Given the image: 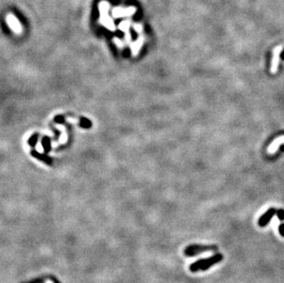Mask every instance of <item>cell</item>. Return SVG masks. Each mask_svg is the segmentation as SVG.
Instances as JSON below:
<instances>
[{
  "label": "cell",
  "instance_id": "8",
  "mask_svg": "<svg viewBox=\"0 0 284 283\" xmlns=\"http://www.w3.org/2000/svg\"><path fill=\"white\" fill-rule=\"evenodd\" d=\"M80 125L83 128H90L91 127V122L89 120L86 119V118H81L80 119Z\"/></svg>",
  "mask_w": 284,
  "mask_h": 283
},
{
  "label": "cell",
  "instance_id": "4",
  "mask_svg": "<svg viewBox=\"0 0 284 283\" xmlns=\"http://www.w3.org/2000/svg\"><path fill=\"white\" fill-rule=\"evenodd\" d=\"M281 144H284V135L282 136H279L278 137L277 139H275L268 146V153L269 154H274L277 151H278V148L279 145Z\"/></svg>",
  "mask_w": 284,
  "mask_h": 283
},
{
  "label": "cell",
  "instance_id": "11",
  "mask_svg": "<svg viewBox=\"0 0 284 283\" xmlns=\"http://www.w3.org/2000/svg\"><path fill=\"white\" fill-rule=\"evenodd\" d=\"M279 232L280 233V235L282 236H284V224H281L279 227Z\"/></svg>",
  "mask_w": 284,
  "mask_h": 283
},
{
  "label": "cell",
  "instance_id": "6",
  "mask_svg": "<svg viewBox=\"0 0 284 283\" xmlns=\"http://www.w3.org/2000/svg\"><path fill=\"white\" fill-rule=\"evenodd\" d=\"M275 212H276V210H273V209L268 210L264 215H262L261 218L259 219V225H260V226H265V225L269 221V220L272 218V216L274 215Z\"/></svg>",
  "mask_w": 284,
  "mask_h": 283
},
{
  "label": "cell",
  "instance_id": "5",
  "mask_svg": "<svg viewBox=\"0 0 284 283\" xmlns=\"http://www.w3.org/2000/svg\"><path fill=\"white\" fill-rule=\"evenodd\" d=\"M30 154H31V155H32L33 157H35V158H37V159L42 161V162H44V163L47 164L48 165H52V162H53V161H52V159L50 158L48 155H46V154H40L39 152H37L36 150H32V151L30 152Z\"/></svg>",
  "mask_w": 284,
  "mask_h": 283
},
{
  "label": "cell",
  "instance_id": "3",
  "mask_svg": "<svg viewBox=\"0 0 284 283\" xmlns=\"http://www.w3.org/2000/svg\"><path fill=\"white\" fill-rule=\"evenodd\" d=\"M282 46H278L273 51V58L271 60V66H270V72L272 74H275L278 70L279 63V56L282 51Z\"/></svg>",
  "mask_w": 284,
  "mask_h": 283
},
{
  "label": "cell",
  "instance_id": "2",
  "mask_svg": "<svg viewBox=\"0 0 284 283\" xmlns=\"http://www.w3.org/2000/svg\"><path fill=\"white\" fill-rule=\"evenodd\" d=\"M217 250L215 246H203V245H190L187 246L184 250V255L186 256H194L199 254L204 253L206 251Z\"/></svg>",
  "mask_w": 284,
  "mask_h": 283
},
{
  "label": "cell",
  "instance_id": "9",
  "mask_svg": "<svg viewBox=\"0 0 284 283\" xmlns=\"http://www.w3.org/2000/svg\"><path fill=\"white\" fill-rule=\"evenodd\" d=\"M38 138H39V134L38 133H34L28 141L29 144L31 145V146H34L36 143H37V141H38Z\"/></svg>",
  "mask_w": 284,
  "mask_h": 283
},
{
  "label": "cell",
  "instance_id": "10",
  "mask_svg": "<svg viewBox=\"0 0 284 283\" xmlns=\"http://www.w3.org/2000/svg\"><path fill=\"white\" fill-rule=\"evenodd\" d=\"M64 119H65V117H64V116H62V115H60V116H56V117H55V119H54V122H57V123H63V122H64Z\"/></svg>",
  "mask_w": 284,
  "mask_h": 283
},
{
  "label": "cell",
  "instance_id": "12",
  "mask_svg": "<svg viewBox=\"0 0 284 283\" xmlns=\"http://www.w3.org/2000/svg\"><path fill=\"white\" fill-rule=\"evenodd\" d=\"M279 217L280 219H284V211L283 210H279Z\"/></svg>",
  "mask_w": 284,
  "mask_h": 283
},
{
  "label": "cell",
  "instance_id": "7",
  "mask_svg": "<svg viewBox=\"0 0 284 283\" xmlns=\"http://www.w3.org/2000/svg\"><path fill=\"white\" fill-rule=\"evenodd\" d=\"M42 146L44 148L45 153H48L51 150V140L49 137L46 136L42 139Z\"/></svg>",
  "mask_w": 284,
  "mask_h": 283
},
{
  "label": "cell",
  "instance_id": "1",
  "mask_svg": "<svg viewBox=\"0 0 284 283\" xmlns=\"http://www.w3.org/2000/svg\"><path fill=\"white\" fill-rule=\"evenodd\" d=\"M223 256L222 254H216L212 256H210L208 258H202L201 260H198L194 263H192L190 266V270L191 272H198V271H204L209 269L211 266L221 262L222 260Z\"/></svg>",
  "mask_w": 284,
  "mask_h": 283
}]
</instances>
